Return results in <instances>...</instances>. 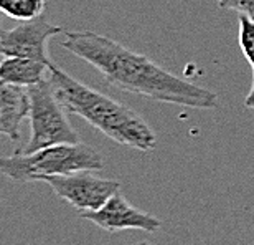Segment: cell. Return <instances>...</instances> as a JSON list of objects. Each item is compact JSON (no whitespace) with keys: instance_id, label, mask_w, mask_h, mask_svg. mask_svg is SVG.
Returning a JSON list of instances; mask_svg holds the SVG:
<instances>
[{"instance_id":"obj_1","label":"cell","mask_w":254,"mask_h":245,"mask_svg":"<svg viewBox=\"0 0 254 245\" xmlns=\"http://www.w3.org/2000/svg\"><path fill=\"white\" fill-rule=\"evenodd\" d=\"M62 47L94 66L106 83L127 93L185 108L213 110L218 106L216 93L185 81L145 55L132 52L104 35L71 30L64 32Z\"/></svg>"},{"instance_id":"obj_2","label":"cell","mask_w":254,"mask_h":245,"mask_svg":"<svg viewBox=\"0 0 254 245\" xmlns=\"http://www.w3.org/2000/svg\"><path fill=\"white\" fill-rule=\"evenodd\" d=\"M48 73L50 85L68 113L81 116L104 136L123 146L139 151H152L157 146L154 129L132 108L74 80L55 63Z\"/></svg>"},{"instance_id":"obj_3","label":"cell","mask_w":254,"mask_h":245,"mask_svg":"<svg viewBox=\"0 0 254 245\" xmlns=\"http://www.w3.org/2000/svg\"><path fill=\"white\" fill-rule=\"evenodd\" d=\"M104 157L86 142L55 144L35 152H15L0 157V174L15 182L45 181L53 176L73 174L79 171H101Z\"/></svg>"},{"instance_id":"obj_4","label":"cell","mask_w":254,"mask_h":245,"mask_svg":"<svg viewBox=\"0 0 254 245\" xmlns=\"http://www.w3.org/2000/svg\"><path fill=\"white\" fill-rule=\"evenodd\" d=\"M30 96V139L23 151L35 152L55 144L79 142L78 132L68 120V111L60 103L48 80L33 88H28Z\"/></svg>"},{"instance_id":"obj_5","label":"cell","mask_w":254,"mask_h":245,"mask_svg":"<svg viewBox=\"0 0 254 245\" xmlns=\"http://www.w3.org/2000/svg\"><path fill=\"white\" fill-rule=\"evenodd\" d=\"M93 171H79L73 174L53 176L45 179L60 199L73 206L79 214L99 211L116 192L121 184L114 179H103L91 174Z\"/></svg>"},{"instance_id":"obj_6","label":"cell","mask_w":254,"mask_h":245,"mask_svg":"<svg viewBox=\"0 0 254 245\" xmlns=\"http://www.w3.org/2000/svg\"><path fill=\"white\" fill-rule=\"evenodd\" d=\"M63 32L62 27L52 25L43 17L32 22H20V25L10 30H0V55L37 60L52 66L48 42Z\"/></svg>"},{"instance_id":"obj_7","label":"cell","mask_w":254,"mask_h":245,"mask_svg":"<svg viewBox=\"0 0 254 245\" xmlns=\"http://www.w3.org/2000/svg\"><path fill=\"white\" fill-rule=\"evenodd\" d=\"M81 219L93 222L94 226L106 232H123V231H144L154 232L162 227V221L134 207L127 199L119 192H116L99 211L81 212Z\"/></svg>"},{"instance_id":"obj_8","label":"cell","mask_w":254,"mask_h":245,"mask_svg":"<svg viewBox=\"0 0 254 245\" xmlns=\"http://www.w3.org/2000/svg\"><path fill=\"white\" fill-rule=\"evenodd\" d=\"M30 113L28 88L15 86L0 80V134L10 141L20 139V126Z\"/></svg>"},{"instance_id":"obj_9","label":"cell","mask_w":254,"mask_h":245,"mask_svg":"<svg viewBox=\"0 0 254 245\" xmlns=\"http://www.w3.org/2000/svg\"><path fill=\"white\" fill-rule=\"evenodd\" d=\"M47 71H50L48 65L30 58L5 57L0 61V80L22 88H33L43 83Z\"/></svg>"},{"instance_id":"obj_10","label":"cell","mask_w":254,"mask_h":245,"mask_svg":"<svg viewBox=\"0 0 254 245\" xmlns=\"http://www.w3.org/2000/svg\"><path fill=\"white\" fill-rule=\"evenodd\" d=\"M238 43L253 70V85L245 100V108L254 111V22L245 15L238 17Z\"/></svg>"},{"instance_id":"obj_11","label":"cell","mask_w":254,"mask_h":245,"mask_svg":"<svg viewBox=\"0 0 254 245\" xmlns=\"http://www.w3.org/2000/svg\"><path fill=\"white\" fill-rule=\"evenodd\" d=\"M47 0H0V13L18 22H32L43 15Z\"/></svg>"},{"instance_id":"obj_12","label":"cell","mask_w":254,"mask_h":245,"mask_svg":"<svg viewBox=\"0 0 254 245\" xmlns=\"http://www.w3.org/2000/svg\"><path fill=\"white\" fill-rule=\"evenodd\" d=\"M218 7L225 10H235L254 22V0H216Z\"/></svg>"},{"instance_id":"obj_13","label":"cell","mask_w":254,"mask_h":245,"mask_svg":"<svg viewBox=\"0 0 254 245\" xmlns=\"http://www.w3.org/2000/svg\"><path fill=\"white\" fill-rule=\"evenodd\" d=\"M137 245H154V244H150V242H147V241H144V242H139Z\"/></svg>"},{"instance_id":"obj_14","label":"cell","mask_w":254,"mask_h":245,"mask_svg":"<svg viewBox=\"0 0 254 245\" xmlns=\"http://www.w3.org/2000/svg\"><path fill=\"white\" fill-rule=\"evenodd\" d=\"M0 30H2V28H0Z\"/></svg>"}]
</instances>
